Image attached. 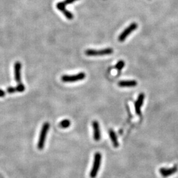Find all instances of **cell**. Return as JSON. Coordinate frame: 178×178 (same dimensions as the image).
<instances>
[{
	"instance_id": "obj_1",
	"label": "cell",
	"mask_w": 178,
	"mask_h": 178,
	"mask_svg": "<svg viewBox=\"0 0 178 178\" xmlns=\"http://www.w3.org/2000/svg\"><path fill=\"white\" fill-rule=\"evenodd\" d=\"M49 129H50V123L48 122L44 123L42 125V129H41L40 137H39L38 139L37 147L39 150H42L44 149L46 142V135L48 133Z\"/></svg>"
},
{
	"instance_id": "obj_2",
	"label": "cell",
	"mask_w": 178,
	"mask_h": 178,
	"mask_svg": "<svg viewBox=\"0 0 178 178\" xmlns=\"http://www.w3.org/2000/svg\"><path fill=\"white\" fill-rule=\"evenodd\" d=\"M102 155L100 153H96L94 155V162H93L92 168L90 172V176L91 178H95L97 176L100 167L101 166Z\"/></svg>"
},
{
	"instance_id": "obj_3",
	"label": "cell",
	"mask_w": 178,
	"mask_h": 178,
	"mask_svg": "<svg viewBox=\"0 0 178 178\" xmlns=\"http://www.w3.org/2000/svg\"><path fill=\"white\" fill-rule=\"evenodd\" d=\"M112 48H104L102 50H92L89 49L86 50L85 54L86 56H105V55H110V54H113Z\"/></svg>"
},
{
	"instance_id": "obj_4",
	"label": "cell",
	"mask_w": 178,
	"mask_h": 178,
	"mask_svg": "<svg viewBox=\"0 0 178 178\" xmlns=\"http://www.w3.org/2000/svg\"><path fill=\"white\" fill-rule=\"evenodd\" d=\"M86 77V74L83 72H81L73 75H63L62 77V81L64 82H73L81 81Z\"/></svg>"
},
{
	"instance_id": "obj_5",
	"label": "cell",
	"mask_w": 178,
	"mask_h": 178,
	"mask_svg": "<svg viewBox=\"0 0 178 178\" xmlns=\"http://www.w3.org/2000/svg\"><path fill=\"white\" fill-rule=\"evenodd\" d=\"M137 27H138L137 24L135 23H131V25L123 30V31L120 34V35L119 36L118 40L119 42H123L131 32H133L135 30L137 29Z\"/></svg>"
},
{
	"instance_id": "obj_6",
	"label": "cell",
	"mask_w": 178,
	"mask_h": 178,
	"mask_svg": "<svg viewBox=\"0 0 178 178\" xmlns=\"http://www.w3.org/2000/svg\"><path fill=\"white\" fill-rule=\"evenodd\" d=\"M66 4H65L64 2H59L56 4V7L58 9V10H60L61 12H62L64 13V16L66 17L67 19H72L73 18V15L72 14V13H71L69 11L67 10L66 8Z\"/></svg>"
},
{
	"instance_id": "obj_7",
	"label": "cell",
	"mask_w": 178,
	"mask_h": 178,
	"mask_svg": "<svg viewBox=\"0 0 178 178\" xmlns=\"http://www.w3.org/2000/svg\"><path fill=\"white\" fill-rule=\"evenodd\" d=\"M21 67H22V65H21V62H17L15 63L14 65L15 79L18 84L22 83V82H21Z\"/></svg>"
},
{
	"instance_id": "obj_8",
	"label": "cell",
	"mask_w": 178,
	"mask_h": 178,
	"mask_svg": "<svg viewBox=\"0 0 178 178\" xmlns=\"http://www.w3.org/2000/svg\"><path fill=\"white\" fill-rule=\"evenodd\" d=\"M93 137L96 141H98L101 139V132L100 129V125L97 121H94L92 123Z\"/></svg>"
},
{
	"instance_id": "obj_9",
	"label": "cell",
	"mask_w": 178,
	"mask_h": 178,
	"mask_svg": "<svg viewBox=\"0 0 178 178\" xmlns=\"http://www.w3.org/2000/svg\"><path fill=\"white\" fill-rule=\"evenodd\" d=\"M177 171V167L176 166L172 167L171 168H162L160 169V173L162 175V176L164 177H167L170 176V175L174 174Z\"/></svg>"
},
{
	"instance_id": "obj_10",
	"label": "cell",
	"mask_w": 178,
	"mask_h": 178,
	"mask_svg": "<svg viewBox=\"0 0 178 178\" xmlns=\"http://www.w3.org/2000/svg\"><path fill=\"white\" fill-rule=\"evenodd\" d=\"M144 100H145L144 93H141V94L139 95L138 98L135 102V108L136 114L137 115L141 114V106H143V102H144Z\"/></svg>"
},
{
	"instance_id": "obj_11",
	"label": "cell",
	"mask_w": 178,
	"mask_h": 178,
	"mask_svg": "<svg viewBox=\"0 0 178 178\" xmlns=\"http://www.w3.org/2000/svg\"><path fill=\"white\" fill-rule=\"evenodd\" d=\"M137 85V82L135 80L121 81L118 82V86L120 87H133Z\"/></svg>"
},
{
	"instance_id": "obj_12",
	"label": "cell",
	"mask_w": 178,
	"mask_h": 178,
	"mask_svg": "<svg viewBox=\"0 0 178 178\" xmlns=\"http://www.w3.org/2000/svg\"><path fill=\"white\" fill-rule=\"evenodd\" d=\"M25 86L23 85L22 83L18 84V85L16 87H8L7 89V92L8 93H10V94H12V93L16 92H22L23 91H25Z\"/></svg>"
},
{
	"instance_id": "obj_13",
	"label": "cell",
	"mask_w": 178,
	"mask_h": 178,
	"mask_svg": "<svg viewBox=\"0 0 178 178\" xmlns=\"http://www.w3.org/2000/svg\"><path fill=\"white\" fill-rule=\"evenodd\" d=\"M109 135H110V139H111L112 142V144L113 145H114V147H115V148H118V147H119V142H118V139L116 136V133H115L112 129H110Z\"/></svg>"
},
{
	"instance_id": "obj_14",
	"label": "cell",
	"mask_w": 178,
	"mask_h": 178,
	"mask_svg": "<svg viewBox=\"0 0 178 178\" xmlns=\"http://www.w3.org/2000/svg\"><path fill=\"white\" fill-rule=\"evenodd\" d=\"M71 125V122L69 119H64L60 123V126L64 129H66V128L69 127Z\"/></svg>"
},
{
	"instance_id": "obj_15",
	"label": "cell",
	"mask_w": 178,
	"mask_h": 178,
	"mask_svg": "<svg viewBox=\"0 0 178 178\" xmlns=\"http://www.w3.org/2000/svg\"><path fill=\"white\" fill-rule=\"evenodd\" d=\"M124 66H125L124 61L120 60V61H119L118 63H117L116 65V66H115V67H116V68L118 69V70L120 71V70H121V69L123 68V67H124Z\"/></svg>"
},
{
	"instance_id": "obj_16",
	"label": "cell",
	"mask_w": 178,
	"mask_h": 178,
	"mask_svg": "<svg viewBox=\"0 0 178 178\" xmlns=\"http://www.w3.org/2000/svg\"><path fill=\"white\" fill-rule=\"evenodd\" d=\"M77 0H65V1H64V3L66 4V5H69V4H71L75 2Z\"/></svg>"
},
{
	"instance_id": "obj_17",
	"label": "cell",
	"mask_w": 178,
	"mask_h": 178,
	"mask_svg": "<svg viewBox=\"0 0 178 178\" xmlns=\"http://www.w3.org/2000/svg\"><path fill=\"white\" fill-rule=\"evenodd\" d=\"M5 91H3V90H1V89H0V97H3L5 96Z\"/></svg>"
}]
</instances>
